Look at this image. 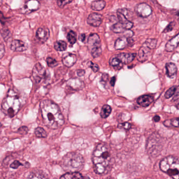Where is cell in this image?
Instances as JSON below:
<instances>
[{
    "label": "cell",
    "mask_w": 179,
    "mask_h": 179,
    "mask_svg": "<svg viewBox=\"0 0 179 179\" xmlns=\"http://www.w3.org/2000/svg\"><path fill=\"white\" fill-rule=\"evenodd\" d=\"M46 62L48 66L52 68L57 66L58 65V62H57L56 60L53 59L52 57H47L46 59Z\"/></svg>",
    "instance_id": "cell-34"
},
{
    "label": "cell",
    "mask_w": 179,
    "mask_h": 179,
    "mask_svg": "<svg viewBox=\"0 0 179 179\" xmlns=\"http://www.w3.org/2000/svg\"><path fill=\"white\" fill-rule=\"evenodd\" d=\"M88 66L94 72H96L99 71V67L98 65L96 64L93 63L92 62H89L88 63Z\"/></svg>",
    "instance_id": "cell-37"
},
{
    "label": "cell",
    "mask_w": 179,
    "mask_h": 179,
    "mask_svg": "<svg viewBox=\"0 0 179 179\" xmlns=\"http://www.w3.org/2000/svg\"><path fill=\"white\" fill-rule=\"evenodd\" d=\"M40 108L43 120L47 127L50 129H57L64 123V118L60 109L52 101H42Z\"/></svg>",
    "instance_id": "cell-1"
},
{
    "label": "cell",
    "mask_w": 179,
    "mask_h": 179,
    "mask_svg": "<svg viewBox=\"0 0 179 179\" xmlns=\"http://www.w3.org/2000/svg\"><path fill=\"white\" fill-rule=\"evenodd\" d=\"M85 179H90V178H89V177H86V178H85Z\"/></svg>",
    "instance_id": "cell-52"
},
{
    "label": "cell",
    "mask_w": 179,
    "mask_h": 179,
    "mask_svg": "<svg viewBox=\"0 0 179 179\" xmlns=\"http://www.w3.org/2000/svg\"><path fill=\"white\" fill-rule=\"evenodd\" d=\"M1 33L2 36L5 40H8L9 38H10L11 33L10 30L7 28H2V30H1Z\"/></svg>",
    "instance_id": "cell-33"
},
{
    "label": "cell",
    "mask_w": 179,
    "mask_h": 179,
    "mask_svg": "<svg viewBox=\"0 0 179 179\" xmlns=\"http://www.w3.org/2000/svg\"><path fill=\"white\" fill-rule=\"evenodd\" d=\"M26 179H49L46 173L41 170H33L27 176Z\"/></svg>",
    "instance_id": "cell-18"
},
{
    "label": "cell",
    "mask_w": 179,
    "mask_h": 179,
    "mask_svg": "<svg viewBox=\"0 0 179 179\" xmlns=\"http://www.w3.org/2000/svg\"><path fill=\"white\" fill-rule=\"evenodd\" d=\"M178 120H179L178 118H177L175 119H171V120H165L163 123V125H165V127H174L177 128V127H179Z\"/></svg>",
    "instance_id": "cell-28"
},
{
    "label": "cell",
    "mask_w": 179,
    "mask_h": 179,
    "mask_svg": "<svg viewBox=\"0 0 179 179\" xmlns=\"http://www.w3.org/2000/svg\"><path fill=\"white\" fill-rule=\"evenodd\" d=\"M67 85L72 89H78L83 86V82L78 79H71L67 82Z\"/></svg>",
    "instance_id": "cell-23"
},
{
    "label": "cell",
    "mask_w": 179,
    "mask_h": 179,
    "mask_svg": "<svg viewBox=\"0 0 179 179\" xmlns=\"http://www.w3.org/2000/svg\"><path fill=\"white\" fill-rule=\"evenodd\" d=\"M40 7V3L38 1H31L25 2L24 5L21 8V12L22 13H26L35 11L38 10Z\"/></svg>",
    "instance_id": "cell-10"
},
{
    "label": "cell",
    "mask_w": 179,
    "mask_h": 179,
    "mask_svg": "<svg viewBox=\"0 0 179 179\" xmlns=\"http://www.w3.org/2000/svg\"><path fill=\"white\" fill-rule=\"evenodd\" d=\"M50 30L46 27H40L36 32V36L41 42L45 43L50 37Z\"/></svg>",
    "instance_id": "cell-14"
},
{
    "label": "cell",
    "mask_w": 179,
    "mask_h": 179,
    "mask_svg": "<svg viewBox=\"0 0 179 179\" xmlns=\"http://www.w3.org/2000/svg\"><path fill=\"white\" fill-rule=\"evenodd\" d=\"M135 12L140 17L147 18L151 15L152 10L148 4L142 3L137 5L135 8Z\"/></svg>",
    "instance_id": "cell-8"
},
{
    "label": "cell",
    "mask_w": 179,
    "mask_h": 179,
    "mask_svg": "<svg viewBox=\"0 0 179 179\" xmlns=\"http://www.w3.org/2000/svg\"><path fill=\"white\" fill-rule=\"evenodd\" d=\"M85 38H86V35L85 34H81L79 39V40H81V42H83L85 40Z\"/></svg>",
    "instance_id": "cell-46"
},
{
    "label": "cell",
    "mask_w": 179,
    "mask_h": 179,
    "mask_svg": "<svg viewBox=\"0 0 179 179\" xmlns=\"http://www.w3.org/2000/svg\"><path fill=\"white\" fill-rule=\"evenodd\" d=\"M160 120V117L159 116H158V115H155V116L153 117V121L155 122V123L159 122Z\"/></svg>",
    "instance_id": "cell-48"
},
{
    "label": "cell",
    "mask_w": 179,
    "mask_h": 179,
    "mask_svg": "<svg viewBox=\"0 0 179 179\" xmlns=\"http://www.w3.org/2000/svg\"><path fill=\"white\" fill-rule=\"evenodd\" d=\"M88 46L94 58L99 56L102 53L101 47V40L98 35L96 33L91 34L88 38Z\"/></svg>",
    "instance_id": "cell-6"
},
{
    "label": "cell",
    "mask_w": 179,
    "mask_h": 179,
    "mask_svg": "<svg viewBox=\"0 0 179 179\" xmlns=\"http://www.w3.org/2000/svg\"><path fill=\"white\" fill-rule=\"evenodd\" d=\"M22 106V100L13 90L8 92L2 103V110L9 117H14Z\"/></svg>",
    "instance_id": "cell-3"
},
{
    "label": "cell",
    "mask_w": 179,
    "mask_h": 179,
    "mask_svg": "<svg viewBox=\"0 0 179 179\" xmlns=\"http://www.w3.org/2000/svg\"><path fill=\"white\" fill-rule=\"evenodd\" d=\"M84 159L81 154L75 152L67 153L63 158L62 165L64 169L71 172H78L84 165Z\"/></svg>",
    "instance_id": "cell-4"
},
{
    "label": "cell",
    "mask_w": 179,
    "mask_h": 179,
    "mask_svg": "<svg viewBox=\"0 0 179 179\" xmlns=\"http://www.w3.org/2000/svg\"><path fill=\"white\" fill-rule=\"evenodd\" d=\"M160 168L172 179H179V160L177 157H165L160 162Z\"/></svg>",
    "instance_id": "cell-5"
},
{
    "label": "cell",
    "mask_w": 179,
    "mask_h": 179,
    "mask_svg": "<svg viewBox=\"0 0 179 179\" xmlns=\"http://www.w3.org/2000/svg\"><path fill=\"white\" fill-rule=\"evenodd\" d=\"M157 44V39L155 38H148L143 43L142 46L147 47L149 49H153L156 46Z\"/></svg>",
    "instance_id": "cell-26"
},
{
    "label": "cell",
    "mask_w": 179,
    "mask_h": 179,
    "mask_svg": "<svg viewBox=\"0 0 179 179\" xmlns=\"http://www.w3.org/2000/svg\"><path fill=\"white\" fill-rule=\"evenodd\" d=\"M150 54V49L147 47L142 46L139 49L137 59L140 62H143L147 60Z\"/></svg>",
    "instance_id": "cell-15"
},
{
    "label": "cell",
    "mask_w": 179,
    "mask_h": 179,
    "mask_svg": "<svg viewBox=\"0 0 179 179\" xmlns=\"http://www.w3.org/2000/svg\"><path fill=\"white\" fill-rule=\"evenodd\" d=\"M67 40L69 41V43L73 45L76 42L77 40V36L76 33L72 31V30H71L69 32L67 36Z\"/></svg>",
    "instance_id": "cell-30"
},
{
    "label": "cell",
    "mask_w": 179,
    "mask_h": 179,
    "mask_svg": "<svg viewBox=\"0 0 179 179\" xmlns=\"http://www.w3.org/2000/svg\"><path fill=\"white\" fill-rule=\"evenodd\" d=\"M5 53V48L4 45L0 44V59L4 56Z\"/></svg>",
    "instance_id": "cell-43"
},
{
    "label": "cell",
    "mask_w": 179,
    "mask_h": 179,
    "mask_svg": "<svg viewBox=\"0 0 179 179\" xmlns=\"http://www.w3.org/2000/svg\"><path fill=\"white\" fill-rule=\"evenodd\" d=\"M11 49L14 52H22L27 50V46L26 43L22 40H12L10 45Z\"/></svg>",
    "instance_id": "cell-11"
},
{
    "label": "cell",
    "mask_w": 179,
    "mask_h": 179,
    "mask_svg": "<svg viewBox=\"0 0 179 179\" xmlns=\"http://www.w3.org/2000/svg\"><path fill=\"white\" fill-rule=\"evenodd\" d=\"M60 179H83V177L79 172H69L62 175Z\"/></svg>",
    "instance_id": "cell-21"
},
{
    "label": "cell",
    "mask_w": 179,
    "mask_h": 179,
    "mask_svg": "<svg viewBox=\"0 0 179 179\" xmlns=\"http://www.w3.org/2000/svg\"><path fill=\"white\" fill-rule=\"evenodd\" d=\"M111 28V30L116 33H123L126 30L125 28H123V25L119 22H117L115 24H113Z\"/></svg>",
    "instance_id": "cell-27"
},
{
    "label": "cell",
    "mask_w": 179,
    "mask_h": 179,
    "mask_svg": "<svg viewBox=\"0 0 179 179\" xmlns=\"http://www.w3.org/2000/svg\"><path fill=\"white\" fill-rule=\"evenodd\" d=\"M54 48L57 51L62 52L67 49V43L64 40H59L54 43Z\"/></svg>",
    "instance_id": "cell-25"
},
{
    "label": "cell",
    "mask_w": 179,
    "mask_h": 179,
    "mask_svg": "<svg viewBox=\"0 0 179 179\" xmlns=\"http://www.w3.org/2000/svg\"><path fill=\"white\" fill-rule=\"evenodd\" d=\"M46 75V70L40 62L35 65L33 69V77L37 84L40 83Z\"/></svg>",
    "instance_id": "cell-7"
},
{
    "label": "cell",
    "mask_w": 179,
    "mask_h": 179,
    "mask_svg": "<svg viewBox=\"0 0 179 179\" xmlns=\"http://www.w3.org/2000/svg\"><path fill=\"white\" fill-rule=\"evenodd\" d=\"M128 45L127 38L122 37L117 39L115 43V48L117 50H121L126 48Z\"/></svg>",
    "instance_id": "cell-20"
},
{
    "label": "cell",
    "mask_w": 179,
    "mask_h": 179,
    "mask_svg": "<svg viewBox=\"0 0 179 179\" xmlns=\"http://www.w3.org/2000/svg\"><path fill=\"white\" fill-rule=\"evenodd\" d=\"M117 12H119V13H120L121 14H123V15L125 16V18H127L128 21H130L129 20L131 19L133 17V13L127 8H120L118 10Z\"/></svg>",
    "instance_id": "cell-29"
},
{
    "label": "cell",
    "mask_w": 179,
    "mask_h": 179,
    "mask_svg": "<svg viewBox=\"0 0 179 179\" xmlns=\"http://www.w3.org/2000/svg\"><path fill=\"white\" fill-rule=\"evenodd\" d=\"M179 34H177L168 42L165 45V50L169 52H172L175 48H177L179 44Z\"/></svg>",
    "instance_id": "cell-17"
},
{
    "label": "cell",
    "mask_w": 179,
    "mask_h": 179,
    "mask_svg": "<svg viewBox=\"0 0 179 179\" xmlns=\"http://www.w3.org/2000/svg\"><path fill=\"white\" fill-rule=\"evenodd\" d=\"M112 109L110 106L108 105H104L101 110V116L103 118H106L110 115Z\"/></svg>",
    "instance_id": "cell-24"
},
{
    "label": "cell",
    "mask_w": 179,
    "mask_h": 179,
    "mask_svg": "<svg viewBox=\"0 0 179 179\" xmlns=\"http://www.w3.org/2000/svg\"><path fill=\"white\" fill-rule=\"evenodd\" d=\"M165 68L167 70L166 74L169 78H173L177 73V66L172 62H168L165 65Z\"/></svg>",
    "instance_id": "cell-19"
},
{
    "label": "cell",
    "mask_w": 179,
    "mask_h": 179,
    "mask_svg": "<svg viewBox=\"0 0 179 179\" xmlns=\"http://www.w3.org/2000/svg\"><path fill=\"white\" fill-rule=\"evenodd\" d=\"M106 4V3L105 1H95L91 3V8H92L93 10L99 11L103 10V9L105 8Z\"/></svg>",
    "instance_id": "cell-22"
},
{
    "label": "cell",
    "mask_w": 179,
    "mask_h": 179,
    "mask_svg": "<svg viewBox=\"0 0 179 179\" xmlns=\"http://www.w3.org/2000/svg\"><path fill=\"white\" fill-rule=\"evenodd\" d=\"M123 33L124 34V36L126 38H131L133 35V32L130 30H125Z\"/></svg>",
    "instance_id": "cell-38"
},
{
    "label": "cell",
    "mask_w": 179,
    "mask_h": 179,
    "mask_svg": "<svg viewBox=\"0 0 179 179\" xmlns=\"http://www.w3.org/2000/svg\"><path fill=\"white\" fill-rule=\"evenodd\" d=\"M28 128L25 126L20 127L18 130V133L21 135H26L28 133Z\"/></svg>",
    "instance_id": "cell-39"
},
{
    "label": "cell",
    "mask_w": 179,
    "mask_h": 179,
    "mask_svg": "<svg viewBox=\"0 0 179 179\" xmlns=\"http://www.w3.org/2000/svg\"><path fill=\"white\" fill-rule=\"evenodd\" d=\"M175 24H176V23H175V22H172L170 23V24L165 27V29L163 30V33H165L170 32L172 31V30H173V29L174 28V26H175Z\"/></svg>",
    "instance_id": "cell-35"
},
{
    "label": "cell",
    "mask_w": 179,
    "mask_h": 179,
    "mask_svg": "<svg viewBox=\"0 0 179 179\" xmlns=\"http://www.w3.org/2000/svg\"><path fill=\"white\" fill-rule=\"evenodd\" d=\"M131 125L129 123H124L119 124V127L125 130H129L131 128Z\"/></svg>",
    "instance_id": "cell-41"
},
{
    "label": "cell",
    "mask_w": 179,
    "mask_h": 179,
    "mask_svg": "<svg viewBox=\"0 0 179 179\" xmlns=\"http://www.w3.org/2000/svg\"><path fill=\"white\" fill-rule=\"evenodd\" d=\"M22 165V163H21L20 162L18 161H14L13 163L11 165V168H13V169H17L18 168V167L20 166V165Z\"/></svg>",
    "instance_id": "cell-42"
},
{
    "label": "cell",
    "mask_w": 179,
    "mask_h": 179,
    "mask_svg": "<svg viewBox=\"0 0 179 179\" xmlns=\"http://www.w3.org/2000/svg\"><path fill=\"white\" fill-rule=\"evenodd\" d=\"M77 56L72 53H66L63 55L62 62L67 67H71L76 63Z\"/></svg>",
    "instance_id": "cell-12"
},
{
    "label": "cell",
    "mask_w": 179,
    "mask_h": 179,
    "mask_svg": "<svg viewBox=\"0 0 179 179\" xmlns=\"http://www.w3.org/2000/svg\"><path fill=\"white\" fill-rule=\"evenodd\" d=\"M35 135L38 138H46L47 136L46 132L42 128L37 127L35 130Z\"/></svg>",
    "instance_id": "cell-31"
},
{
    "label": "cell",
    "mask_w": 179,
    "mask_h": 179,
    "mask_svg": "<svg viewBox=\"0 0 179 179\" xmlns=\"http://www.w3.org/2000/svg\"><path fill=\"white\" fill-rule=\"evenodd\" d=\"M136 56V54L123 53L117 55L116 57L120 61L121 63L127 64L133 62V60H134Z\"/></svg>",
    "instance_id": "cell-13"
},
{
    "label": "cell",
    "mask_w": 179,
    "mask_h": 179,
    "mask_svg": "<svg viewBox=\"0 0 179 179\" xmlns=\"http://www.w3.org/2000/svg\"><path fill=\"white\" fill-rule=\"evenodd\" d=\"M153 101L154 98L153 97L150 95H145L139 97V98L137 99V102L142 107H146L149 106V105L153 102Z\"/></svg>",
    "instance_id": "cell-16"
},
{
    "label": "cell",
    "mask_w": 179,
    "mask_h": 179,
    "mask_svg": "<svg viewBox=\"0 0 179 179\" xmlns=\"http://www.w3.org/2000/svg\"><path fill=\"white\" fill-rule=\"evenodd\" d=\"M2 2H3V1H0V6H1V5H2Z\"/></svg>",
    "instance_id": "cell-50"
},
{
    "label": "cell",
    "mask_w": 179,
    "mask_h": 179,
    "mask_svg": "<svg viewBox=\"0 0 179 179\" xmlns=\"http://www.w3.org/2000/svg\"><path fill=\"white\" fill-rule=\"evenodd\" d=\"M72 2V1H57V3L60 8H63L66 4L70 3Z\"/></svg>",
    "instance_id": "cell-40"
},
{
    "label": "cell",
    "mask_w": 179,
    "mask_h": 179,
    "mask_svg": "<svg viewBox=\"0 0 179 179\" xmlns=\"http://www.w3.org/2000/svg\"><path fill=\"white\" fill-rule=\"evenodd\" d=\"M5 20V18H4L2 12L0 11V22H1L2 24H3L4 23H5V21H4Z\"/></svg>",
    "instance_id": "cell-45"
},
{
    "label": "cell",
    "mask_w": 179,
    "mask_h": 179,
    "mask_svg": "<svg viewBox=\"0 0 179 179\" xmlns=\"http://www.w3.org/2000/svg\"><path fill=\"white\" fill-rule=\"evenodd\" d=\"M103 16L101 14L93 13L89 15L87 19V22L91 26L98 27L102 23Z\"/></svg>",
    "instance_id": "cell-9"
},
{
    "label": "cell",
    "mask_w": 179,
    "mask_h": 179,
    "mask_svg": "<svg viewBox=\"0 0 179 179\" xmlns=\"http://www.w3.org/2000/svg\"><path fill=\"white\" fill-rule=\"evenodd\" d=\"M120 64L121 62H120V61L116 57L113 58V59H111L110 60V65L111 66H118Z\"/></svg>",
    "instance_id": "cell-36"
},
{
    "label": "cell",
    "mask_w": 179,
    "mask_h": 179,
    "mask_svg": "<svg viewBox=\"0 0 179 179\" xmlns=\"http://www.w3.org/2000/svg\"><path fill=\"white\" fill-rule=\"evenodd\" d=\"M77 74L79 77L83 76L85 74V71L84 69H79L77 71Z\"/></svg>",
    "instance_id": "cell-44"
},
{
    "label": "cell",
    "mask_w": 179,
    "mask_h": 179,
    "mask_svg": "<svg viewBox=\"0 0 179 179\" xmlns=\"http://www.w3.org/2000/svg\"><path fill=\"white\" fill-rule=\"evenodd\" d=\"M177 87L176 86H173L171 87V88H170L165 93V98L167 99L171 98V97L174 94V93H175V91L177 90Z\"/></svg>",
    "instance_id": "cell-32"
},
{
    "label": "cell",
    "mask_w": 179,
    "mask_h": 179,
    "mask_svg": "<svg viewBox=\"0 0 179 179\" xmlns=\"http://www.w3.org/2000/svg\"><path fill=\"white\" fill-rule=\"evenodd\" d=\"M113 179V177H109V178H107V179Z\"/></svg>",
    "instance_id": "cell-51"
},
{
    "label": "cell",
    "mask_w": 179,
    "mask_h": 179,
    "mask_svg": "<svg viewBox=\"0 0 179 179\" xmlns=\"http://www.w3.org/2000/svg\"><path fill=\"white\" fill-rule=\"evenodd\" d=\"M116 77L113 76L112 77L111 80L110 81V84L112 86H115V83H116Z\"/></svg>",
    "instance_id": "cell-47"
},
{
    "label": "cell",
    "mask_w": 179,
    "mask_h": 179,
    "mask_svg": "<svg viewBox=\"0 0 179 179\" xmlns=\"http://www.w3.org/2000/svg\"><path fill=\"white\" fill-rule=\"evenodd\" d=\"M108 75L107 74H104L102 76V81L104 82L107 81L108 80Z\"/></svg>",
    "instance_id": "cell-49"
},
{
    "label": "cell",
    "mask_w": 179,
    "mask_h": 179,
    "mask_svg": "<svg viewBox=\"0 0 179 179\" xmlns=\"http://www.w3.org/2000/svg\"><path fill=\"white\" fill-rule=\"evenodd\" d=\"M110 160V154L107 145L104 143L97 145L93 155V162L95 172L99 174L105 173L108 170Z\"/></svg>",
    "instance_id": "cell-2"
}]
</instances>
